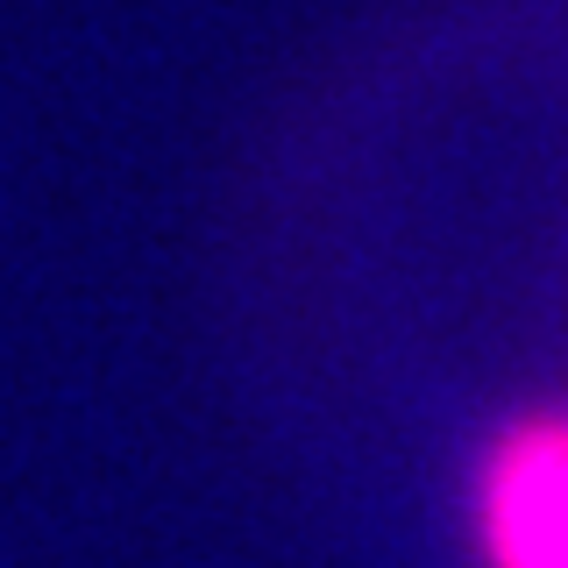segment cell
Returning <instances> with one entry per match:
<instances>
[{"label": "cell", "mask_w": 568, "mask_h": 568, "mask_svg": "<svg viewBox=\"0 0 568 568\" xmlns=\"http://www.w3.org/2000/svg\"><path fill=\"white\" fill-rule=\"evenodd\" d=\"M469 526L484 568H568V413H532L490 440Z\"/></svg>", "instance_id": "obj_1"}]
</instances>
